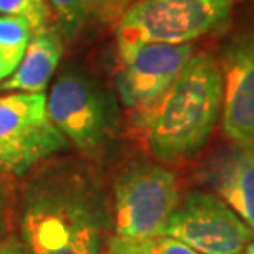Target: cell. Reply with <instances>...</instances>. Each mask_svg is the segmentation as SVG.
I'll list each match as a JSON object with an SVG mask.
<instances>
[{
    "label": "cell",
    "mask_w": 254,
    "mask_h": 254,
    "mask_svg": "<svg viewBox=\"0 0 254 254\" xmlns=\"http://www.w3.org/2000/svg\"><path fill=\"white\" fill-rule=\"evenodd\" d=\"M13 233L30 254H106L111 195L96 164L53 155L17 182Z\"/></svg>",
    "instance_id": "obj_1"
},
{
    "label": "cell",
    "mask_w": 254,
    "mask_h": 254,
    "mask_svg": "<svg viewBox=\"0 0 254 254\" xmlns=\"http://www.w3.org/2000/svg\"><path fill=\"white\" fill-rule=\"evenodd\" d=\"M223 104V81L213 55L193 53L159 101L134 116L147 152L164 164L196 155L215 130Z\"/></svg>",
    "instance_id": "obj_2"
},
{
    "label": "cell",
    "mask_w": 254,
    "mask_h": 254,
    "mask_svg": "<svg viewBox=\"0 0 254 254\" xmlns=\"http://www.w3.org/2000/svg\"><path fill=\"white\" fill-rule=\"evenodd\" d=\"M48 116L79 157L98 164L119 130L116 96L78 66L60 71L47 99Z\"/></svg>",
    "instance_id": "obj_3"
},
{
    "label": "cell",
    "mask_w": 254,
    "mask_h": 254,
    "mask_svg": "<svg viewBox=\"0 0 254 254\" xmlns=\"http://www.w3.org/2000/svg\"><path fill=\"white\" fill-rule=\"evenodd\" d=\"M109 241L139 243L159 236L180 201L177 175L150 160H132L111 182Z\"/></svg>",
    "instance_id": "obj_4"
},
{
    "label": "cell",
    "mask_w": 254,
    "mask_h": 254,
    "mask_svg": "<svg viewBox=\"0 0 254 254\" xmlns=\"http://www.w3.org/2000/svg\"><path fill=\"white\" fill-rule=\"evenodd\" d=\"M233 8L235 0H135L116 25V37L118 43H193L225 28Z\"/></svg>",
    "instance_id": "obj_5"
},
{
    "label": "cell",
    "mask_w": 254,
    "mask_h": 254,
    "mask_svg": "<svg viewBox=\"0 0 254 254\" xmlns=\"http://www.w3.org/2000/svg\"><path fill=\"white\" fill-rule=\"evenodd\" d=\"M69 144L48 116L45 93H18L0 98V154L10 175L23 177Z\"/></svg>",
    "instance_id": "obj_6"
},
{
    "label": "cell",
    "mask_w": 254,
    "mask_h": 254,
    "mask_svg": "<svg viewBox=\"0 0 254 254\" xmlns=\"http://www.w3.org/2000/svg\"><path fill=\"white\" fill-rule=\"evenodd\" d=\"M119 68L114 86L121 103L134 116L152 108L193 57V43H118Z\"/></svg>",
    "instance_id": "obj_7"
},
{
    "label": "cell",
    "mask_w": 254,
    "mask_h": 254,
    "mask_svg": "<svg viewBox=\"0 0 254 254\" xmlns=\"http://www.w3.org/2000/svg\"><path fill=\"white\" fill-rule=\"evenodd\" d=\"M162 235L200 254H240L254 231L213 193L190 191L179 201Z\"/></svg>",
    "instance_id": "obj_8"
},
{
    "label": "cell",
    "mask_w": 254,
    "mask_h": 254,
    "mask_svg": "<svg viewBox=\"0 0 254 254\" xmlns=\"http://www.w3.org/2000/svg\"><path fill=\"white\" fill-rule=\"evenodd\" d=\"M221 126L233 144L254 147V28L233 33L220 55Z\"/></svg>",
    "instance_id": "obj_9"
},
{
    "label": "cell",
    "mask_w": 254,
    "mask_h": 254,
    "mask_svg": "<svg viewBox=\"0 0 254 254\" xmlns=\"http://www.w3.org/2000/svg\"><path fill=\"white\" fill-rule=\"evenodd\" d=\"M198 182L254 231V147L228 145L196 170Z\"/></svg>",
    "instance_id": "obj_10"
},
{
    "label": "cell",
    "mask_w": 254,
    "mask_h": 254,
    "mask_svg": "<svg viewBox=\"0 0 254 254\" xmlns=\"http://www.w3.org/2000/svg\"><path fill=\"white\" fill-rule=\"evenodd\" d=\"M57 20V30L69 42L114 27L135 0H47Z\"/></svg>",
    "instance_id": "obj_11"
},
{
    "label": "cell",
    "mask_w": 254,
    "mask_h": 254,
    "mask_svg": "<svg viewBox=\"0 0 254 254\" xmlns=\"http://www.w3.org/2000/svg\"><path fill=\"white\" fill-rule=\"evenodd\" d=\"M63 37L55 28H43L33 33L22 62L12 78L0 84V91H22V93H43L50 78L62 60Z\"/></svg>",
    "instance_id": "obj_12"
},
{
    "label": "cell",
    "mask_w": 254,
    "mask_h": 254,
    "mask_svg": "<svg viewBox=\"0 0 254 254\" xmlns=\"http://www.w3.org/2000/svg\"><path fill=\"white\" fill-rule=\"evenodd\" d=\"M33 37V30L22 17H0V50L18 66Z\"/></svg>",
    "instance_id": "obj_13"
},
{
    "label": "cell",
    "mask_w": 254,
    "mask_h": 254,
    "mask_svg": "<svg viewBox=\"0 0 254 254\" xmlns=\"http://www.w3.org/2000/svg\"><path fill=\"white\" fill-rule=\"evenodd\" d=\"M106 254H200L185 243L167 235H159L139 243L109 241Z\"/></svg>",
    "instance_id": "obj_14"
},
{
    "label": "cell",
    "mask_w": 254,
    "mask_h": 254,
    "mask_svg": "<svg viewBox=\"0 0 254 254\" xmlns=\"http://www.w3.org/2000/svg\"><path fill=\"white\" fill-rule=\"evenodd\" d=\"M0 13L25 18L37 33L48 27L50 5L47 0H0Z\"/></svg>",
    "instance_id": "obj_15"
},
{
    "label": "cell",
    "mask_w": 254,
    "mask_h": 254,
    "mask_svg": "<svg viewBox=\"0 0 254 254\" xmlns=\"http://www.w3.org/2000/svg\"><path fill=\"white\" fill-rule=\"evenodd\" d=\"M15 190H17L15 177L0 172V240L13 233Z\"/></svg>",
    "instance_id": "obj_16"
},
{
    "label": "cell",
    "mask_w": 254,
    "mask_h": 254,
    "mask_svg": "<svg viewBox=\"0 0 254 254\" xmlns=\"http://www.w3.org/2000/svg\"><path fill=\"white\" fill-rule=\"evenodd\" d=\"M0 254H30V253L23 246V243L18 240V236L12 233V235L0 240Z\"/></svg>",
    "instance_id": "obj_17"
},
{
    "label": "cell",
    "mask_w": 254,
    "mask_h": 254,
    "mask_svg": "<svg viewBox=\"0 0 254 254\" xmlns=\"http://www.w3.org/2000/svg\"><path fill=\"white\" fill-rule=\"evenodd\" d=\"M15 69H17V64H15L2 50H0V81L3 78H7V76L10 73H13Z\"/></svg>",
    "instance_id": "obj_18"
},
{
    "label": "cell",
    "mask_w": 254,
    "mask_h": 254,
    "mask_svg": "<svg viewBox=\"0 0 254 254\" xmlns=\"http://www.w3.org/2000/svg\"><path fill=\"white\" fill-rule=\"evenodd\" d=\"M243 253H245V254H254V238L250 243H248V246L245 248V251H243Z\"/></svg>",
    "instance_id": "obj_19"
},
{
    "label": "cell",
    "mask_w": 254,
    "mask_h": 254,
    "mask_svg": "<svg viewBox=\"0 0 254 254\" xmlns=\"http://www.w3.org/2000/svg\"><path fill=\"white\" fill-rule=\"evenodd\" d=\"M0 172H5V174H8L7 172V162H5V159H3V155L0 154ZM10 175V174H8Z\"/></svg>",
    "instance_id": "obj_20"
}]
</instances>
